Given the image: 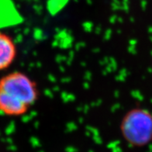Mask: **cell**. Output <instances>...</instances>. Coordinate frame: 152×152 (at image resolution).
<instances>
[{
	"label": "cell",
	"mask_w": 152,
	"mask_h": 152,
	"mask_svg": "<svg viewBox=\"0 0 152 152\" xmlns=\"http://www.w3.org/2000/svg\"><path fill=\"white\" fill-rule=\"evenodd\" d=\"M37 97L36 83L24 73L12 72L0 79V112L6 116H22Z\"/></svg>",
	"instance_id": "cell-1"
},
{
	"label": "cell",
	"mask_w": 152,
	"mask_h": 152,
	"mask_svg": "<svg viewBox=\"0 0 152 152\" xmlns=\"http://www.w3.org/2000/svg\"><path fill=\"white\" fill-rule=\"evenodd\" d=\"M120 130L131 146H147L152 141V113L144 108L133 109L123 119Z\"/></svg>",
	"instance_id": "cell-2"
},
{
	"label": "cell",
	"mask_w": 152,
	"mask_h": 152,
	"mask_svg": "<svg viewBox=\"0 0 152 152\" xmlns=\"http://www.w3.org/2000/svg\"><path fill=\"white\" fill-rule=\"evenodd\" d=\"M16 47L12 39L0 32V71L10 67L16 56Z\"/></svg>",
	"instance_id": "cell-3"
}]
</instances>
